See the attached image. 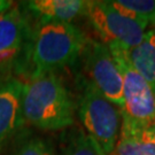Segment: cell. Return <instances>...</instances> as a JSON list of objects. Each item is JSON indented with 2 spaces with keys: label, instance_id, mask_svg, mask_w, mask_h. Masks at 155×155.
<instances>
[{
  "label": "cell",
  "instance_id": "cell-5",
  "mask_svg": "<svg viewBox=\"0 0 155 155\" xmlns=\"http://www.w3.org/2000/svg\"><path fill=\"white\" fill-rule=\"evenodd\" d=\"M123 77L122 115L141 125L152 127L155 122V92L147 81L127 61L124 50L109 46Z\"/></svg>",
  "mask_w": 155,
  "mask_h": 155
},
{
  "label": "cell",
  "instance_id": "cell-1",
  "mask_svg": "<svg viewBox=\"0 0 155 155\" xmlns=\"http://www.w3.org/2000/svg\"><path fill=\"white\" fill-rule=\"evenodd\" d=\"M24 121L43 131H59L75 122V106L66 85L55 72L31 75L23 82Z\"/></svg>",
  "mask_w": 155,
  "mask_h": 155
},
{
  "label": "cell",
  "instance_id": "cell-2",
  "mask_svg": "<svg viewBox=\"0 0 155 155\" xmlns=\"http://www.w3.org/2000/svg\"><path fill=\"white\" fill-rule=\"evenodd\" d=\"M30 41L31 75H39L72 66L82 56L89 39L72 23L39 21Z\"/></svg>",
  "mask_w": 155,
  "mask_h": 155
},
{
  "label": "cell",
  "instance_id": "cell-13",
  "mask_svg": "<svg viewBox=\"0 0 155 155\" xmlns=\"http://www.w3.org/2000/svg\"><path fill=\"white\" fill-rule=\"evenodd\" d=\"M12 155H58L53 145L38 136L22 137L14 146Z\"/></svg>",
  "mask_w": 155,
  "mask_h": 155
},
{
  "label": "cell",
  "instance_id": "cell-10",
  "mask_svg": "<svg viewBox=\"0 0 155 155\" xmlns=\"http://www.w3.org/2000/svg\"><path fill=\"white\" fill-rule=\"evenodd\" d=\"M27 7L40 21L71 23L86 13V1L83 0H32Z\"/></svg>",
  "mask_w": 155,
  "mask_h": 155
},
{
  "label": "cell",
  "instance_id": "cell-15",
  "mask_svg": "<svg viewBox=\"0 0 155 155\" xmlns=\"http://www.w3.org/2000/svg\"><path fill=\"white\" fill-rule=\"evenodd\" d=\"M152 131H153V133H154V136H155V122L153 123V125H152Z\"/></svg>",
  "mask_w": 155,
  "mask_h": 155
},
{
  "label": "cell",
  "instance_id": "cell-4",
  "mask_svg": "<svg viewBox=\"0 0 155 155\" xmlns=\"http://www.w3.org/2000/svg\"><path fill=\"white\" fill-rule=\"evenodd\" d=\"M91 25L101 38V43L131 50L140 44L147 27L122 15L109 1H86V13Z\"/></svg>",
  "mask_w": 155,
  "mask_h": 155
},
{
  "label": "cell",
  "instance_id": "cell-14",
  "mask_svg": "<svg viewBox=\"0 0 155 155\" xmlns=\"http://www.w3.org/2000/svg\"><path fill=\"white\" fill-rule=\"evenodd\" d=\"M63 155H104V153L87 133L78 130L68 141Z\"/></svg>",
  "mask_w": 155,
  "mask_h": 155
},
{
  "label": "cell",
  "instance_id": "cell-3",
  "mask_svg": "<svg viewBox=\"0 0 155 155\" xmlns=\"http://www.w3.org/2000/svg\"><path fill=\"white\" fill-rule=\"evenodd\" d=\"M81 87L78 116L104 155H111L120 137L122 109L105 98L87 79L82 81Z\"/></svg>",
  "mask_w": 155,
  "mask_h": 155
},
{
  "label": "cell",
  "instance_id": "cell-8",
  "mask_svg": "<svg viewBox=\"0 0 155 155\" xmlns=\"http://www.w3.org/2000/svg\"><path fill=\"white\" fill-rule=\"evenodd\" d=\"M23 82L15 77L0 81V152L24 124Z\"/></svg>",
  "mask_w": 155,
  "mask_h": 155
},
{
  "label": "cell",
  "instance_id": "cell-12",
  "mask_svg": "<svg viewBox=\"0 0 155 155\" xmlns=\"http://www.w3.org/2000/svg\"><path fill=\"white\" fill-rule=\"evenodd\" d=\"M109 4L122 15L147 28L155 25V0H115Z\"/></svg>",
  "mask_w": 155,
  "mask_h": 155
},
{
  "label": "cell",
  "instance_id": "cell-16",
  "mask_svg": "<svg viewBox=\"0 0 155 155\" xmlns=\"http://www.w3.org/2000/svg\"><path fill=\"white\" fill-rule=\"evenodd\" d=\"M1 72H4V70H2V69H1V68H0V74H1Z\"/></svg>",
  "mask_w": 155,
  "mask_h": 155
},
{
  "label": "cell",
  "instance_id": "cell-9",
  "mask_svg": "<svg viewBox=\"0 0 155 155\" xmlns=\"http://www.w3.org/2000/svg\"><path fill=\"white\" fill-rule=\"evenodd\" d=\"M115 155H155V136L152 127L141 125L122 115V125Z\"/></svg>",
  "mask_w": 155,
  "mask_h": 155
},
{
  "label": "cell",
  "instance_id": "cell-11",
  "mask_svg": "<svg viewBox=\"0 0 155 155\" xmlns=\"http://www.w3.org/2000/svg\"><path fill=\"white\" fill-rule=\"evenodd\" d=\"M132 68L147 81L155 92V27L146 30L140 44L131 50H124Z\"/></svg>",
  "mask_w": 155,
  "mask_h": 155
},
{
  "label": "cell",
  "instance_id": "cell-7",
  "mask_svg": "<svg viewBox=\"0 0 155 155\" xmlns=\"http://www.w3.org/2000/svg\"><path fill=\"white\" fill-rule=\"evenodd\" d=\"M30 39L29 24L17 6L0 14V68L4 71L17 63Z\"/></svg>",
  "mask_w": 155,
  "mask_h": 155
},
{
  "label": "cell",
  "instance_id": "cell-6",
  "mask_svg": "<svg viewBox=\"0 0 155 155\" xmlns=\"http://www.w3.org/2000/svg\"><path fill=\"white\" fill-rule=\"evenodd\" d=\"M89 81L105 98L123 108V77L115 56L101 41L90 40L83 52Z\"/></svg>",
  "mask_w": 155,
  "mask_h": 155
},
{
  "label": "cell",
  "instance_id": "cell-17",
  "mask_svg": "<svg viewBox=\"0 0 155 155\" xmlns=\"http://www.w3.org/2000/svg\"><path fill=\"white\" fill-rule=\"evenodd\" d=\"M154 27H155V25H154Z\"/></svg>",
  "mask_w": 155,
  "mask_h": 155
}]
</instances>
